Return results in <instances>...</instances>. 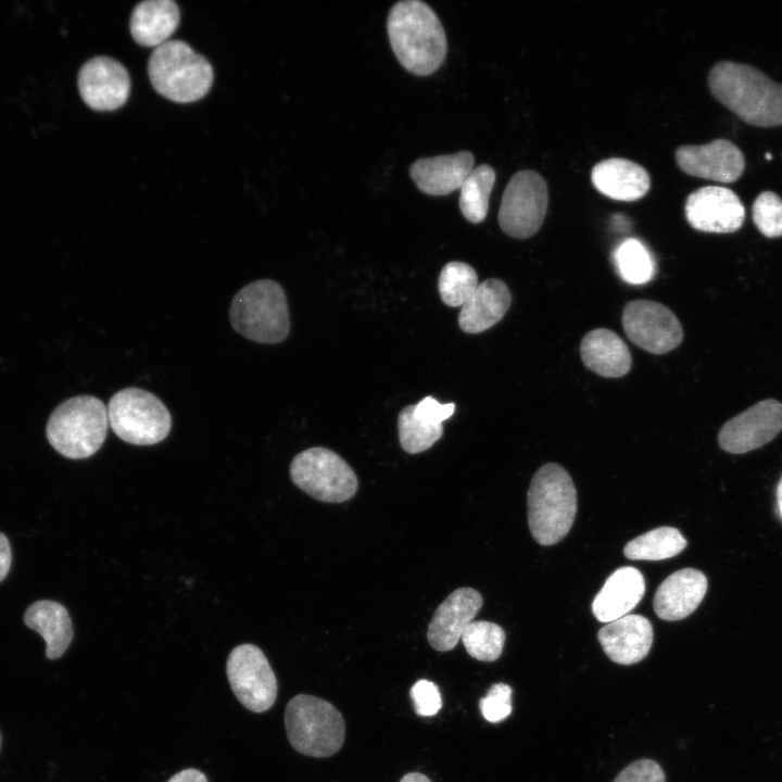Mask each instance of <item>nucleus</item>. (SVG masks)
<instances>
[{"instance_id": "7ed1b4c3", "label": "nucleus", "mask_w": 782, "mask_h": 782, "mask_svg": "<svg viewBox=\"0 0 782 782\" xmlns=\"http://www.w3.org/2000/svg\"><path fill=\"white\" fill-rule=\"evenodd\" d=\"M528 525L541 545H553L569 532L577 513V492L571 477L560 465L540 467L528 490Z\"/></svg>"}, {"instance_id": "c85d7f7f", "label": "nucleus", "mask_w": 782, "mask_h": 782, "mask_svg": "<svg viewBox=\"0 0 782 782\" xmlns=\"http://www.w3.org/2000/svg\"><path fill=\"white\" fill-rule=\"evenodd\" d=\"M615 263L620 277L631 285H643L654 275V261L646 247L638 239L621 242L615 251Z\"/></svg>"}, {"instance_id": "4be33fe9", "label": "nucleus", "mask_w": 782, "mask_h": 782, "mask_svg": "<svg viewBox=\"0 0 782 782\" xmlns=\"http://www.w3.org/2000/svg\"><path fill=\"white\" fill-rule=\"evenodd\" d=\"M591 179L597 191L618 201L639 200L651 187V178L646 169L638 163L621 157H611L595 164Z\"/></svg>"}, {"instance_id": "58836bf2", "label": "nucleus", "mask_w": 782, "mask_h": 782, "mask_svg": "<svg viewBox=\"0 0 782 782\" xmlns=\"http://www.w3.org/2000/svg\"><path fill=\"white\" fill-rule=\"evenodd\" d=\"M167 782H207V778L198 769L187 768L175 773Z\"/></svg>"}, {"instance_id": "c9c22d12", "label": "nucleus", "mask_w": 782, "mask_h": 782, "mask_svg": "<svg viewBox=\"0 0 782 782\" xmlns=\"http://www.w3.org/2000/svg\"><path fill=\"white\" fill-rule=\"evenodd\" d=\"M614 782H666V778L656 761L640 759L627 766Z\"/></svg>"}, {"instance_id": "6e6552de", "label": "nucleus", "mask_w": 782, "mask_h": 782, "mask_svg": "<svg viewBox=\"0 0 782 782\" xmlns=\"http://www.w3.org/2000/svg\"><path fill=\"white\" fill-rule=\"evenodd\" d=\"M108 418L114 433L134 445H152L171 431L172 416L153 393L128 387L117 391L108 404Z\"/></svg>"}, {"instance_id": "a211bd4d", "label": "nucleus", "mask_w": 782, "mask_h": 782, "mask_svg": "<svg viewBox=\"0 0 782 782\" xmlns=\"http://www.w3.org/2000/svg\"><path fill=\"white\" fill-rule=\"evenodd\" d=\"M597 639L613 661L632 665L647 656L653 644V628L643 616L626 615L601 628Z\"/></svg>"}, {"instance_id": "39448f33", "label": "nucleus", "mask_w": 782, "mask_h": 782, "mask_svg": "<svg viewBox=\"0 0 782 782\" xmlns=\"http://www.w3.org/2000/svg\"><path fill=\"white\" fill-rule=\"evenodd\" d=\"M229 319L232 328L249 340L266 344L283 341L290 330L283 289L270 279L244 286L231 301Z\"/></svg>"}, {"instance_id": "a19ab883", "label": "nucleus", "mask_w": 782, "mask_h": 782, "mask_svg": "<svg viewBox=\"0 0 782 782\" xmlns=\"http://www.w3.org/2000/svg\"><path fill=\"white\" fill-rule=\"evenodd\" d=\"M777 503H778L780 516L782 518V476L777 485Z\"/></svg>"}, {"instance_id": "b1692460", "label": "nucleus", "mask_w": 782, "mask_h": 782, "mask_svg": "<svg viewBox=\"0 0 782 782\" xmlns=\"http://www.w3.org/2000/svg\"><path fill=\"white\" fill-rule=\"evenodd\" d=\"M580 355L589 369L607 378L627 375L632 365L631 353L625 341L606 328L593 329L584 335Z\"/></svg>"}, {"instance_id": "72a5a7b5", "label": "nucleus", "mask_w": 782, "mask_h": 782, "mask_svg": "<svg viewBox=\"0 0 782 782\" xmlns=\"http://www.w3.org/2000/svg\"><path fill=\"white\" fill-rule=\"evenodd\" d=\"M512 689L505 683L493 684L479 701L482 716L489 722H500L512 712Z\"/></svg>"}, {"instance_id": "4468645a", "label": "nucleus", "mask_w": 782, "mask_h": 782, "mask_svg": "<svg viewBox=\"0 0 782 782\" xmlns=\"http://www.w3.org/2000/svg\"><path fill=\"white\" fill-rule=\"evenodd\" d=\"M684 210L688 223L704 232H733L745 219V207L737 194L720 186L693 191L686 198Z\"/></svg>"}, {"instance_id": "9b49d317", "label": "nucleus", "mask_w": 782, "mask_h": 782, "mask_svg": "<svg viewBox=\"0 0 782 782\" xmlns=\"http://www.w3.org/2000/svg\"><path fill=\"white\" fill-rule=\"evenodd\" d=\"M226 673L238 701L253 712H264L275 703L278 684L263 651L253 644L236 646L229 654Z\"/></svg>"}, {"instance_id": "79ce46f5", "label": "nucleus", "mask_w": 782, "mask_h": 782, "mask_svg": "<svg viewBox=\"0 0 782 782\" xmlns=\"http://www.w3.org/2000/svg\"><path fill=\"white\" fill-rule=\"evenodd\" d=\"M0 746H1V734H0Z\"/></svg>"}, {"instance_id": "9d476101", "label": "nucleus", "mask_w": 782, "mask_h": 782, "mask_svg": "<svg viewBox=\"0 0 782 782\" xmlns=\"http://www.w3.org/2000/svg\"><path fill=\"white\" fill-rule=\"evenodd\" d=\"M548 204L544 178L534 171L517 172L509 179L499 211L501 229L509 237L526 239L541 228Z\"/></svg>"}, {"instance_id": "2f4dec72", "label": "nucleus", "mask_w": 782, "mask_h": 782, "mask_svg": "<svg viewBox=\"0 0 782 782\" xmlns=\"http://www.w3.org/2000/svg\"><path fill=\"white\" fill-rule=\"evenodd\" d=\"M415 405L404 407L398 417L399 439L402 449L417 454L431 447L443 434L442 425L428 424L414 412Z\"/></svg>"}, {"instance_id": "f8f14e48", "label": "nucleus", "mask_w": 782, "mask_h": 782, "mask_svg": "<svg viewBox=\"0 0 782 782\" xmlns=\"http://www.w3.org/2000/svg\"><path fill=\"white\" fill-rule=\"evenodd\" d=\"M621 321L630 341L653 354H665L678 348L683 339L678 317L658 302H629L623 308Z\"/></svg>"}, {"instance_id": "6ab92c4d", "label": "nucleus", "mask_w": 782, "mask_h": 782, "mask_svg": "<svg viewBox=\"0 0 782 782\" xmlns=\"http://www.w3.org/2000/svg\"><path fill=\"white\" fill-rule=\"evenodd\" d=\"M707 586V578L702 571L694 568L678 570L658 586L654 596V610L660 619L681 620L698 607Z\"/></svg>"}, {"instance_id": "1a4fd4ad", "label": "nucleus", "mask_w": 782, "mask_h": 782, "mask_svg": "<svg viewBox=\"0 0 782 782\" xmlns=\"http://www.w3.org/2000/svg\"><path fill=\"white\" fill-rule=\"evenodd\" d=\"M293 483L312 497L328 503H342L357 491V477L348 463L326 447L302 451L290 464Z\"/></svg>"}, {"instance_id": "f03ea898", "label": "nucleus", "mask_w": 782, "mask_h": 782, "mask_svg": "<svg viewBox=\"0 0 782 782\" xmlns=\"http://www.w3.org/2000/svg\"><path fill=\"white\" fill-rule=\"evenodd\" d=\"M391 48L408 72L426 76L436 72L446 55V37L433 10L419 0L395 3L388 16Z\"/></svg>"}, {"instance_id": "a878e982", "label": "nucleus", "mask_w": 782, "mask_h": 782, "mask_svg": "<svg viewBox=\"0 0 782 782\" xmlns=\"http://www.w3.org/2000/svg\"><path fill=\"white\" fill-rule=\"evenodd\" d=\"M25 625L38 632L46 642V657L60 658L73 640V626L66 608L54 601L41 600L24 614Z\"/></svg>"}, {"instance_id": "cd10ccee", "label": "nucleus", "mask_w": 782, "mask_h": 782, "mask_svg": "<svg viewBox=\"0 0 782 782\" xmlns=\"http://www.w3.org/2000/svg\"><path fill=\"white\" fill-rule=\"evenodd\" d=\"M495 182L494 169L481 164L471 169L459 188V209L464 217L472 223L482 222L489 209V198Z\"/></svg>"}, {"instance_id": "ddd939ff", "label": "nucleus", "mask_w": 782, "mask_h": 782, "mask_svg": "<svg viewBox=\"0 0 782 782\" xmlns=\"http://www.w3.org/2000/svg\"><path fill=\"white\" fill-rule=\"evenodd\" d=\"M782 430V403L768 399L728 420L719 431L722 450L743 454L770 442Z\"/></svg>"}, {"instance_id": "0eeeda50", "label": "nucleus", "mask_w": 782, "mask_h": 782, "mask_svg": "<svg viewBox=\"0 0 782 782\" xmlns=\"http://www.w3.org/2000/svg\"><path fill=\"white\" fill-rule=\"evenodd\" d=\"M285 726L292 747L317 758L336 754L345 737L341 712L331 703L308 694H298L289 701Z\"/></svg>"}, {"instance_id": "bb28decb", "label": "nucleus", "mask_w": 782, "mask_h": 782, "mask_svg": "<svg viewBox=\"0 0 782 782\" xmlns=\"http://www.w3.org/2000/svg\"><path fill=\"white\" fill-rule=\"evenodd\" d=\"M685 546L686 540L678 529L659 527L628 542L623 553L632 560H661L678 555Z\"/></svg>"}, {"instance_id": "f3484780", "label": "nucleus", "mask_w": 782, "mask_h": 782, "mask_svg": "<svg viewBox=\"0 0 782 782\" xmlns=\"http://www.w3.org/2000/svg\"><path fill=\"white\" fill-rule=\"evenodd\" d=\"M482 606L481 594L471 588L453 591L434 610L427 630L432 648L446 652L454 648L467 626Z\"/></svg>"}, {"instance_id": "473e14b6", "label": "nucleus", "mask_w": 782, "mask_h": 782, "mask_svg": "<svg viewBox=\"0 0 782 782\" xmlns=\"http://www.w3.org/2000/svg\"><path fill=\"white\" fill-rule=\"evenodd\" d=\"M753 220L768 238L782 236V199L772 191H762L752 207Z\"/></svg>"}, {"instance_id": "f257e3e1", "label": "nucleus", "mask_w": 782, "mask_h": 782, "mask_svg": "<svg viewBox=\"0 0 782 782\" xmlns=\"http://www.w3.org/2000/svg\"><path fill=\"white\" fill-rule=\"evenodd\" d=\"M712 96L747 124L782 125V84L756 67L733 61L716 63L708 75Z\"/></svg>"}, {"instance_id": "7c9ffc66", "label": "nucleus", "mask_w": 782, "mask_h": 782, "mask_svg": "<svg viewBox=\"0 0 782 782\" xmlns=\"http://www.w3.org/2000/svg\"><path fill=\"white\" fill-rule=\"evenodd\" d=\"M505 638V632L499 625L472 620L461 639L471 657L481 661H493L501 656Z\"/></svg>"}, {"instance_id": "393cba45", "label": "nucleus", "mask_w": 782, "mask_h": 782, "mask_svg": "<svg viewBox=\"0 0 782 782\" xmlns=\"http://www.w3.org/2000/svg\"><path fill=\"white\" fill-rule=\"evenodd\" d=\"M179 21V8L174 1L147 0L134 8L130 33L138 45L156 48L174 34Z\"/></svg>"}, {"instance_id": "20e7f679", "label": "nucleus", "mask_w": 782, "mask_h": 782, "mask_svg": "<svg viewBox=\"0 0 782 782\" xmlns=\"http://www.w3.org/2000/svg\"><path fill=\"white\" fill-rule=\"evenodd\" d=\"M108 408L92 395H77L61 403L46 427L49 443L61 455L81 459L103 444L109 427Z\"/></svg>"}, {"instance_id": "5701e85b", "label": "nucleus", "mask_w": 782, "mask_h": 782, "mask_svg": "<svg viewBox=\"0 0 782 782\" xmlns=\"http://www.w3.org/2000/svg\"><path fill=\"white\" fill-rule=\"evenodd\" d=\"M510 303L512 294L506 283L497 278L487 279L462 305L458 325L467 333L482 332L504 317Z\"/></svg>"}, {"instance_id": "dca6fc26", "label": "nucleus", "mask_w": 782, "mask_h": 782, "mask_svg": "<svg viewBox=\"0 0 782 782\" xmlns=\"http://www.w3.org/2000/svg\"><path fill=\"white\" fill-rule=\"evenodd\" d=\"M77 83L84 102L97 111L121 108L130 92L127 70L109 56H96L87 61L79 71Z\"/></svg>"}, {"instance_id": "f704fd0d", "label": "nucleus", "mask_w": 782, "mask_h": 782, "mask_svg": "<svg viewBox=\"0 0 782 782\" xmlns=\"http://www.w3.org/2000/svg\"><path fill=\"white\" fill-rule=\"evenodd\" d=\"M409 696L417 715L422 717L434 716L442 707V698L436 683L421 679L411 689Z\"/></svg>"}, {"instance_id": "423d86ee", "label": "nucleus", "mask_w": 782, "mask_h": 782, "mask_svg": "<svg viewBox=\"0 0 782 782\" xmlns=\"http://www.w3.org/2000/svg\"><path fill=\"white\" fill-rule=\"evenodd\" d=\"M148 74L161 96L178 103L200 100L213 83L210 62L181 40L156 47L149 58Z\"/></svg>"}, {"instance_id": "2eb2a0df", "label": "nucleus", "mask_w": 782, "mask_h": 782, "mask_svg": "<svg viewBox=\"0 0 782 782\" xmlns=\"http://www.w3.org/2000/svg\"><path fill=\"white\" fill-rule=\"evenodd\" d=\"M676 161L691 176L726 184L737 180L745 168L743 152L722 138L701 146H681L676 150Z\"/></svg>"}, {"instance_id": "4c0bfd02", "label": "nucleus", "mask_w": 782, "mask_h": 782, "mask_svg": "<svg viewBox=\"0 0 782 782\" xmlns=\"http://www.w3.org/2000/svg\"><path fill=\"white\" fill-rule=\"evenodd\" d=\"M11 560L12 556L9 540L0 532V582L7 577Z\"/></svg>"}, {"instance_id": "c756f323", "label": "nucleus", "mask_w": 782, "mask_h": 782, "mask_svg": "<svg viewBox=\"0 0 782 782\" xmlns=\"http://www.w3.org/2000/svg\"><path fill=\"white\" fill-rule=\"evenodd\" d=\"M478 287L474 267L464 262H450L442 268L438 289L442 301L453 307L462 306Z\"/></svg>"}, {"instance_id": "e433bc0d", "label": "nucleus", "mask_w": 782, "mask_h": 782, "mask_svg": "<svg viewBox=\"0 0 782 782\" xmlns=\"http://www.w3.org/2000/svg\"><path fill=\"white\" fill-rule=\"evenodd\" d=\"M415 415L433 425H442L455 412L454 403L440 404L434 398L426 396L414 407Z\"/></svg>"}, {"instance_id": "412c9836", "label": "nucleus", "mask_w": 782, "mask_h": 782, "mask_svg": "<svg viewBox=\"0 0 782 782\" xmlns=\"http://www.w3.org/2000/svg\"><path fill=\"white\" fill-rule=\"evenodd\" d=\"M645 592L643 575L634 567L615 570L605 581L592 603V611L601 622H611L630 613Z\"/></svg>"}, {"instance_id": "ea45409f", "label": "nucleus", "mask_w": 782, "mask_h": 782, "mask_svg": "<svg viewBox=\"0 0 782 782\" xmlns=\"http://www.w3.org/2000/svg\"><path fill=\"white\" fill-rule=\"evenodd\" d=\"M400 782H431V780H430L427 775H425V774H422V773H419V772H409V773H406V774L400 780Z\"/></svg>"}, {"instance_id": "aec40b11", "label": "nucleus", "mask_w": 782, "mask_h": 782, "mask_svg": "<svg viewBox=\"0 0 782 782\" xmlns=\"http://www.w3.org/2000/svg\"><path fill=\"white\" fill-rule=\"evenodd\" d=\"M475 159L468 151L424 157L414 162L409 174L420 191L430 195H446L461 188L474 168Z\"/></svg>"}]
</instances>
